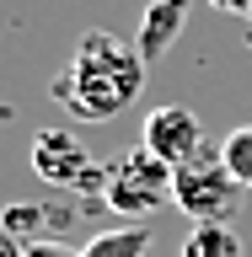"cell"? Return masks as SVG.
Segmentation results:
<instances>
[{
  "instance_id": "6da1fadb",
  "label": "cell",
  "mask_w": 252,
  "mask_h": 257,
  "mask_svg": "<svg viewBox=\"0 0 252 257\" xmlns=\"http://www.w3.org/2000/svg\"><path fill=\"white\" fill-rule=\"evenodd\" d=\"M145 75H150V64L140 59L134 43L113 38V32H86L75 59L54 80V96L80 123H108L145 91Z\"/></svg>"
},
{
  "instance_id": "7a4b0ae2",
  "label": "cell",
  "mask_w": 252,
  "mask_h": 257,
  "mask_svg": "<svg viewBox=\"0 0 252 257\" xmlns=\"http://www.w3.org/2000/svg\"><path fill=\"white\" fill-rule=\"evenodd\" d=\"M241 182L220 161V150H199L183 166H172V204L188 214L193 225H236L241 209Z\"/></svg>"
},
{
  "instance_id": "3957f363",
  "label": "cell",
  "mask_w": 252,
  "mask_h": 257,
  "mask_svg": "<svg viewBox=\"0 0 252 257\" xmlns=\"http://www.w3.org/2000/svg\"><path fill=\"white\" fill-rule=\"evenodd\" d=\"M102 204L113 214H129V220H140L150 209L172 204V166L156 156V150H124V156L108 166V182H102Z\"/></svg>"
},
{
  "instance_id": "277c9868",
  "label": "cell",
  "mask_w": 252,
  "mask_h": 257,
  "mask_svg": "<svg viewBox=\"0 0 252 257\" xmlns=\"http://www.w3.org/2000/svg\"><path fill=\"white\" fill-rule=\"evenodd\" d=\"M32 172L59 193H80V188H102L108 182V172L92 161V150L75 134H64V128H38L32 134Z\"/></svg>"
},
{
  "instance_id": "5b68a950",
  "label": "cell",
  "mask_w": 252,
  "mask_h": 257,
  "mask_svg": "<svg viewBox=\"0 0 252 257\" xmlns=\"http://www.w3.org/2000/svg\"><path fill=\"white\" fill-rule=\"evenodd\" d=\"M140 145H145V150H156L166 166H183L188 156L204 150V123H199V112H193V107L172 102V107H156L150 118H145Z\"/></svg>"
},
{
  "instance_id": "8992f818",
  "label": "cell",
  "mask_w": 252,
  "mask_h": 257,
  "mask_svg": "<svg viewBox=\"0 0 252 257\" xmlns=\"http://www.w3.org/2000/svg\"><path fill=\"white\" fill-rule=\"evenodd\" d=\"M183 22H188V0H150V6L140 11V38H134L140 59H145V64H156L161 54L177 43Z\"/></svg>"
},
{
  "instance_id": "52a82bcc",
  "label": "cell",
  "mask_w": 252,
  "mask_h": 257,
  "mask_svg": "<svg viewBox=\"0 0 252 257\" xmlns=\"http://www.w3.org/2000/svg\"><path fill=\"white\" fill-rule=\"evenodd\" d=\"M80 257H150V230L145 225H113V230H97Z\"/></svg>"
},
{
  "instance_id": "ba28073f",
  "label": "cell",
  "mask_w": 252,
  "mask_h": 257,
  "mask_svg": "<svg viewBox=\"0 0 252 257\" xmlns=\"http://www.w3.org/2000/svg\"><path fill=\"white\" fill-rule=\"evenodd\" d=\"M183 257H241L236 225H188V236H183Z\"/></svg>"
},
{
  "instance_id": "9c48e42d",
  "label": "cell",
  "mask_w": 252,
  "mask_h": 257,
  "mask_svg": "<svg viewBox=\"0 0 252 257\" xmlns=\"http://www.w3.org/2000/svg\"><path fill=\"white\" fill-rule=\"evenodd\" d=\"M220 161L231 166V177H236L241 188H252V123L231 128V134L220 140Z\"/></svg>"
},
{
  "instance_id": "30bf717a",
  "label": "cell",
  "mask_w": 252,
  "mask_h": 257,
  "mask_svg": "<svg viewBox=\"0 0 252 257\" xmlns=\"http://www.w3.org/2000/svg\"><path fill=\"white\" fill-rule=\"evenodd\" d=\"M0 230H11V236L22 241V246H32V241L54 236V230H48V214H43V209H32V204H22V209H6Z\"/></svg>"
},
{
  "instance_id": "8fae6325",
  "label": "cell",
  "mask_w": 252,
  "mask_h": 257,
  "mask_svg": "<svg viewBox=\"0 0 252 257\" xmlns=\"http://www.w3.org/2000/svg\"><path fill=\"white\" fill-rule=\"evenodd\" d=\"M215 11H225V16H252V0H209Z\"/></svg>"
},
{
  "instance_id": "7c38bea8",
  "label": "cell",
  "mask_w": 252,
  "mask_h": 257,
  "mask_svg": "<svg viewBox=\"0 0 252 257\" xmlns=\"http://www.w3.org/2000/svg\"><path fill=\"white\" fill-rule=\"evenodd\" d=\"M0 257H27V246H22L11 230H0Z\"/></svg>"
}]
</instances>
